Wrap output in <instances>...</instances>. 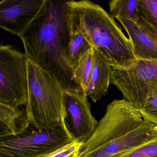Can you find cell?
<instances>
[{
    "mask_svg": "<svg viewBox=\"0 0 157 157\" xmlns=\"http://www.w3.org/2000/svg\"><path fill=\"white\" fill-rule=\"evenodd\" d=\"M139 110L144 120L157 126V94L149 98Z\"/></svg>",
    "mask_w": 157,
    "mask_h": 157,
    "instance_id": "cell-19",
    "label": "cell"
},
{
    "mask_svg": "<svg viewBox=\"0 0 157 157\" xmlns=\"http://www.w3.org/2000/svg\"><path fill=\"white\" fill-rule=\"evenodd\" d=\"M139 0H112L109 2L110 15L114 19L137 22Z\"/></svg>",
    "mask_w": 157,
    "mask_h": 157,
    "instance_id": "cell-15",
    "label": "cell"
},
{
    "mask_svg": "<svg viewBox=\"0 0 157 157\" xmlns=\"http://www.w3.org/2000/svg\"><path fill=\"white\" fill-rule=\"evenodd\" d=\"M157 126L144 120L140 110L124 99L106 107L92 136L83 143L79 157H113L147 142Z\"/></svg>",
    "mask_w": 157,
    "mask_h": 157,
    "instance_id": "cell-2",
    "label": "cell"
},
{
    "mask_svg": "<svg viewBox=\"0 0 157 157\" xmlns=\"http://www.w3.org/2000/svg\"><path fill=\"white\" fill-rule=\"evenodd\" d=\"M46 0H2L0 2V27L18 36L34 21Z\"/></svg>",
    "mask_w": 157,
    "mask_h": 157,
    "instance_id": "cell-9",
    "label": "cell"
},
{
    "mask_svg": "<svg viewBox=\"0 0 157 157\" xmlns=\"http://www.w3.org/2000/svg\"><path fill=\"white\" fill-rule=\"evenodd\" d=\"M28 96L26 109L30 123L39 128L65 124L64 89L52 73L28 60Z\"/></svg>",
    "mask_w": 157,
    "mask_h": 157,
    "instance_id": "cell-4",
    "label": "cell"
},
{
    "mask_svg": "<svg viewBox=\"0 0 157 157\" xmlns=\"http://www.w3.org/2000/svg\"><path fill=\"white\" fill-rule=\"evenodd\" d=\"M83 143L73 140L68 144L41 157H79Z\"/></svg>",
    "mask_w": 157,
    "mask_h": 157,
    "instance_id": "cell-18",
    "label": "cell"
},
{
    "mask_svg": "<svg viewBox=\"0 0 157 157\" xmlns=\"http://www.w3.org/2000/svg\"><path fill=\"white\" fill-rule=\"evenodd\" d=\"M28 58L10 45L0 46V103L19 106L28 101Z\"/></svg>",
    "mask_w": 157,
    "mask_h": 157,
    "instance_id": "cell-7",
    "label": "cell"
},
{
    "mask_svg": "<svg viewBox=\"0 0 157 157\" xmlns=\"http://www.w3.org/2000/svg\"><path fill=\"white\" fill-rule=\"evenodd\" d=\"M124 28L137 60H157V43L137 24L129 20H117Z\"/></svg>",
    "mask_w": 157,
    "mask_h": 157,
    "instance_id": "cell-11",
    "label": "cell"
},
{
    "mask_svg": "<svg viewBox=\"0 0 157 157\" xmlns=\"http://www.w3.org/2000/svg\"><path fill=\"white\" fill-rule=\"evenodd\" d=\"M94 59V51L93 48L85 54L73 71V77L75 81L84 94L87 89L92 71Z\"/></svg>",
    "mask_w": 157,
    "mask_h": 157,
    "instance_id": "cell-16",
    "label": "cell"
},
{
    "mask_svg": "<svg viewBox=\"0 0 157 157\" xmlns=\"http://www.w3.org/2000/svg\"><path fill=\"white\" fill-rule=\"evenodd\" d=\"M113 157H157V134L147 142Z\"/></svg>",
    "mask_w": 157,
    "mask_h": 157,
    "instance_id": "cell-17",
    "label": "cell"
},
{
    "mask_svg": "<svg viewBox=\"0 0 157 157\" xmlns=\"http://www.w3.org/2000/svg\"><path fill=\"white\" fill-rule=\"evenodd\" d=\"M136 23L157 43V0H139Z\"/></svg>",
    "mask_w": 157,
    "mask_h": 157,
    "instance_id": "cell-14",
    "label": "cell"
},
{
    "mask_svg": "<svg viewBox=\"0 0 157 157\" xmlns=\"http://www.w3.org/2000/svg\"><path fill=\"white\" fill-rule=\"evenodd\" d=\"M24 105L16 107L0 103V137L19 135L28 128L31 123Z\"/></svg>",
    "mask_w": 157,
    "mask_h": 157,
    "instance_id": "cell-12",
    "label": "cell"
},
{
    "mask_svg": "<svg viewBox=\"0 0 157 157\" xmlns=\"http://www.w3.org/2000/svg\"><path fill=\"white\" fill-rule=\"evenodd\" d=\"M67 2L46 0L37 17L19 37L29 60L54 74L64 90L81 92L65 57L71 34Z\"/></svg>",
    "mask_w": 157,
    "mask_h": 157,
    "instance_id": "cell-1",
    "label": "cell"
},
{
    "mask_svg": "<svg viewBox=\"0 0 157 157\" xmlns=\"http://www.w3.org/2000/svg\"><path fill=\"white\" fill-rule=\"evenodd\" d=\"M67 4L71 28L80 32L113 67L126 68L137 60L129 38L101 6L88 0Z\"/></svg>",
    "mask_w": 157,
    "mask_h": 157,
    "instance_id": "cell-3",
    "label": "cell"
},
{
    "mask_svg": "<svg viewBox=\"0 0 157 157\" xmlns=\"http://www.w3.org/2000/svg\"><path fill=\"white\" fill-rule=\"evenodd\" d=\"M92 48L91 44L80 32L71 28V34L65 52V57L73 72L82 57Z\"/></svg>",
    "mask_w": 157,
    "mask_h": 157,
    "instance_id": "cell-13",
    "label": "cell"
},
{
    "mask_svg": "<svg viewBox=\"0 0 157 157\" xmlns=\"http://www.w3.org/2000/svg\"><path fill=\"white\" fill-rule=\"evenodd\" d=\"M64 101L66 126L74 140L84 143L98 124L92 114L88 98L82 93L64 90Z\"/></svg>",
    "mask_w": 157,
    "mask_h": 157,
    "instance_id": "cell-8",
    "label": "cell"
},
{
    "mask_svg": "<svg viewBox=\"0 0 157 157\" xmlns=\"http://www.w3.org/2000/svg\"><path fill=\"white\" fill-rule=\"evenodd\" d=\"M73 140L65 123L52 128L31 123L19 135L0 137V157H41Z\"/></svg>",
    "mask_w": 157,
    "mask_h": 157,
    "instance_id": "cell-5",
    "label": "cell"
},
{
    "mask_svg": "<svg viewBox=\"0 0 157 157\" xmlns=\"http://www.w3.org/2000/svg\"><path fill=\"white\" fill-rule=\"evenodd\" d=\"M94 51L93 67L84 94L95 103L108 93L111 84L112 67L98 51L94 48Z\"/></svg>",
    "mask_w": 157,
    "mask_h": 157,
    "instance_id": "cell-10",
    "label": "cell"
},
{
    "mask_svg": "<svg viewBox=\"0 0 157 157\" xmlns=\"http://www.w3.org/2000/svg\"><path fill=\"white\" fill-rule=\"evenodd\" d=\"M111 84L124 99L140 110L157 94V60H136L126 68L112 67Z\"/></svg>",
    "mask_w": 157,
    "mask_h": 157,
    "instance_id": "cell-6",
    "label": "cell"
}]
</instances>
